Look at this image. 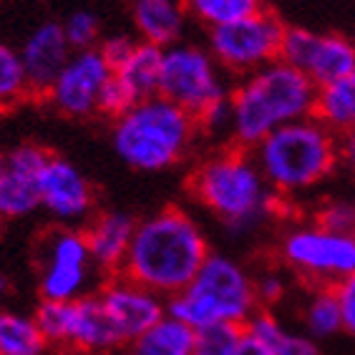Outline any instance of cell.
I'll use <instances>...</instances> for the list:
<instances>
[{"label": "cell", "instance_id": "33", "mask_svg": "<svg viewBox=\"0 0 355 355\" xmlns=\"http://www.w3.org/2000/svg\"><path fill=\"white\" fill-rule=\"evenodd\" d=\"M242 328L250 335H254V338H260L262 343H267L270 350H272L275 343L285 335V325L280 322V318H277L272 310H265V308H257V313H254Z\"/></svg>", "mask_w": 355, "mask_h": 355}, {"label": "cell", "instance_id": "2", "mask_svg": "<svg viewBox=\"0 0 355 355\" xmlns=\"http://www.w3.org/2000/svg\"><path fill=\"white\" fill-rule=\"evenodd\" d=\"M318 86L302 71L282 61L245 76L230 91L232 146L252 151L272 131L313 116Z\"/></svg>", "mask_w": 355, "mask_h": 355}, {"label": "cell", "instance_id": "18", "mask_svg": "<svg viewBox=\"0 0 355 355\" xmlns=\"http://www.w3.org/2000/svg\"><path fill=\"white\" fill-rule=\"evenodd\" d=\"M134 230H137V219L126 212H119V209L96 212L81 227L94 267L103 277L121 272L123 260L129 254L131 239H134Z\"/></svg>", "mask_w": 355, "mask_h": 355}, {"label": "cell", "instance_id": "12", "mask_svg": "<svg viewBox=\"0 0 355 355\" xmlns=\"http://www.w3.org/2000/svg\"><path fill=\"white\" fill-rule=\"evenodd\" d=\"M277 61L302 71L320 89L355 71V41L340 33H318L310 28H285Z\"/></svg>", "mask_w": 355, "mask_h": 355}, {"label": "cell", "instance_id": "27", "mask_svg": "<svg viewBox=\"0 0 355 355\" xmlns=\"http://www.w3.org/2000/svg\"><path fill=\"white\" fill-rule=\"evenodd\" d=\"M239 335L242 328L227 322L194 330V355H232Z\"/></svg>", "mask_w": 355, "mask_h": 355}, {"label": "cell", "instance_id": "9", "mask_svg": "<svg viewBox=\"0 0 355 355\" xmlns=\"http://www.w3.org/2000/svg\"><path fill=\"white\" fill-rule=\"evenodd\" d=\"M285 23L272 10H257L242 21L209 31V53L222 71L232 76H250L265 69L280 55Z\"/></svg>", "mask_w": 355, "mask_h": 355}, {"label": "cell", "instance_id": "19", "mask_svg": "<svg viewBox=\"0 0 355 355\" xmlns=\"http://www.w3.org/2000/svg\"><path fill=\"white\" fill-rule=\"evenodd\" d=\"M131 18L144 43L177 46L187 26L184 0H131Z\"/></svg>", "mask_w": 355, "mask_h": 355}, {"label": "cell", "instance_id": "39", "mask_svg": "<svg viewBox=\"0 0 355 355\" xmlns=\"http://www.w3.org/2000/svg\"><path fill=\"white\" fill-rule=\"evenodd\" d=\"M6 295H8V282H6V277H3V272H0V302L6 300Z\"/></svg>", "mask_w": 355, "mask_h": 355}, {"label": "cell", "instance_id": "15", "mask_svg": "<svg viewBox=\"0 0 355 355\" xmlns=\"http://www.w3.org/2000/svg\"><path fill=\"white\" fill-rule=\"evenodd\" d=\"M51 151L38 144H21L0 154V222H18L41 209L38 177Z\"/></svg>", "mask_w": 355, "mask_h": 355}, {"label": "cell", "instance_id": "30", "mask_svg": "<svg viewBox=\"0 0 355 355\" xmlns=\"http://www.w3.org/2000/svg\"><path fill=\"white\" fill-rule=\"evenodd\" d=\"M287 277L280 270H267L260 277H254V295H257V305L265 310H272L280 305L287 295Z\"/></svg>", "mask_w": 355, "mask_h": 355}, {"label": "cell", "instance_id": "5", "mask_svg": "<svg viewBox=\"0 0 355 355\" xmlns=\"http://www.w3.org/2000/svg\"><path fill=\"white\" fill-rule=\"evenodd\" d=\"M197 119L162 96L134 103L114 121L111 144L123 164L137 171H164L189 154L197 139Z\"/></svg>", "mask_w": 355, "mask_h": 355}, {"label": "cell", "instance_id": "13", "mask_svg": "<svg viewBox=\"0 0 355 355\" xmlns=\"http://www.w3.org/2000/svg\"><path fill=\"white\" fill-rule=\"evenodd\" d=\"M111 76L114 71L98 46L89 51H73L58 78L51 83L46 98L63 116L86 119L98 111V96Z\"/></svg>", "mask_w": 355, "mask_h": 355}, {"label": "cell", "instance_id": "3", "mask_svg": "<svg viewBox=\"0 0 355 355\" xmlns=\"http://www.w3.org/2000/svg\"><path fill=\"white\" fill-rule=\"evenodd\" d=\"M189 191L194 202L232 232L257 227L277 205L252 151L239 146L222 149L199 162L189 177Z\"/></svg>", "mask_w": 355, "mask_h": 355}, {"label": "cell", "instance_id": "17", "mask_svg": "<svg viewBox=\"0 0 355 355\" xmlns=\"http://www.w3.org/2000/svg\"><path fill=\"white\" fill-rule=\"evenodd\" d=\"M71 53L73 51H71L63 26L58 21H41L38 26L31 28L18 48L31 94L46 96L51 83L58 78L66 61L71 58Z\"/></svg>", "mask_w": 355, "mask_h": 355}, {"label": "cell", "instance_id": "26", "mask_svg": "<svg viewBox=\"0 0 355 355\" xmlns=\"http://www.w3.org/2000/svg\"><path fill=\"white\" fill-rule=\"evenodd\" d=\"M31 94L21 55L10 43L0 41V111L13 109Z\"/></svg>", "mask_w": 355, "mask_h": 355}, {"label": "cell", "instance_id": "14", "mask_svg": "<svg viewBox=\"0 0 355 355\" xmlns=\"http://www.w3.org/2000/svg\"><path fill=\"white\" fill-rule=\"evenodd\" d=\"M41 209H46L61 227L86 225L94 217L96 194L91 182L69 159L51 154L38 177Z\"/></svg>", "mask_w": 355, "mask_h": 355}, {"label": "cell", "instance_id": "25", "mask_svg": "<svg viewBox=\"0 0 355 355\" xmlns=\"http://www.w3.org/2000/svg\"><path fill=\"white\" fill-rule=\"evenodd\" d=\"M184 8L187 15L212 31L262 10L265 0H184Z\"/></svg>", "mask_w": 355, "mask_h": 355}, {"label": "cell", "instance_id": "10", "mask_svg": "<svg viewBox=\"0 0 355 355\" xmlns=\"http://www.w3.org/2000/svg\"><path fill=\"white\" fill-rule=\"evenodd\" d=\"M86 237L78 227H55L41 242L38 295L46 302H73L91 295L96 277Z\"/></svg>", "mask_w": 355, "mask_h": 355}, {"label": "cell", "instance_id": "8", "mask_svg": "<svg viewBox=\"0 0 355 355\" xmlns=\"http://www.w3.org/2000/svg\"><path fill=\"white\" fill-rule=\"evenodd\" d=\"M280 260L308 287H335L355 272V234H338L300 222L280 239Z\"/></svg>", "mask_w": 355, "mask_h": 355}, {"label": "cell", "instance_id": "7", "mask_svg": "<svg viewBox=\"0 0 355 355\" xmlns=\"http://www.w3.org/2000/svg\"><path fill=\"white\" fill-rule=\"evenodd\" d=\"M33 318L48 345H55L69 355H116L123 348L121 335L96 293L73 302L41 300Z\"/></svg>", "mask_w": 355, "mask_h": 355}, {"label": "cell", "instance_id": "16", "mask_svg": "<svg viewBox=\"0 0 355 355\" xmlns=\"http://www.w3.org/2000/svg\"><path fill=\"white\" fill-rule=\"evenodd\" d=\"M96 295L109 315V320L114 322L116 333L121 335L123 348L149 328H154L166 315V300L162 295L151 293L123 275L106 277L98 285Z\"/></svg>", "mask_w": 355, "mask_h": 355}, {"label": "cell", "instance_id": "38", "mask_svg": "<svg viewBox=\"0 0 355 355\" xmlns=\"http://www.w3.org/2000/svg\"><path fill=\"white\" fill-rule=\"evenodd\" d=\"M232 355H272V350H270L267 343H262L260 338H254V335H250L242 328V335H239Z\"/></svg>", "mask_w": 355, "mask_h": 355}, {"label": "cell", "instance_id": "11", "mask_svg": "<svg viewBox=\"0 0 355 355\" xmlns=\"http://www.w3.org/2000/svg\"><path fill=\"white\" fill-rule=\"evenodd\" d=\"M159 96L177 103L179 109L197 119L207 106H212L219 98H227L230 89L225 81V71L219 69L209 51L177 43L164 51Z\"/></svg>", "mask_w": 355, "mask_h": 355}, {"label": "cell", "instance_id": "24", "mask_svg": "<svg viewBox=\"0 0 355 355\" xmlns=\"http://www.w3.org/2000/svg\"><path fill=\"white\" fill-rule=\"evenodd\" d=\"M48 348L33 315L0 310V355H46Z\"/></svg>", "mask_w": 355, "mask_h": 355}, {"label": "cell", "instance_id": "36", "mask_svg": "<svg viewBox=\"0 0 355 355\" xmlns=\"http://www.w3.org/2000/svg\"><path fill=\"white\" fill-rule=\"evenodd\" d=\"M134 46H137V41H131L129 35H111V38H106V41L98 46V51H101V55L111 66V71H116L131 55Z\"/></svg>", "mask_w": 355, "mask_h": 355}, {"label": "cell", "instance_id": "1", "mask_svg": "<svg viewBox=\"0 0 355 355\" xmlns=\"http://www.w3.org/2000/svg\"><path fill=\"white\" fill-rule=\"evenodd\" d=\"M209 252L207 234L197 219L182 207H164L137 219L129 254L119 275L169 300L194 280Z\"/></svg>", "mask_w": 355, "mask_h": 355}, {"label": "cell", "instance_id": "21", "mask_svg": "<svg viewBox=\"0 0 355 355\" xmlns=\"http://www.w3.org/2000/svg\"><path fill=\"white\" fill-rule=\"evenodd\" d=\"M313 116L335 137L355 129V71L318 89Z\"/></svg>", "mask_w": 355, "mask_h": 355}, {"label": "cell", "instance_id": "32", "mask_svg": "<svg viewBox=\"0 0 355 355\" xmlns=\"http://www.w3.org/2000/svg\"><path fill=\"white\" fill-rule=\"evenodd\" d=\"M197 126L205 134H214V137L227 134L230 137L232 134V101H230V96L214 101L212 106H207L197 116Z\"/></svg>", "mask_w": 355, "mask_h": 355}, {"label": "cell", "instance_id": "35", "mask_svg": "<svg viewBox=\"0 0 355 355\" xmlns=\"http://www.w3.org/2000/svg\"><path fill=\"white\" fill-rule=\"evenodd\" d=\"M335 297H338V305H340L343 333L355 338V272L335 285Z\"/></svg>", "mask_w": 355, "mask_h": 355}, {"label": "cell", "instance_id": "4", "mask_svg": "<svg viewBox=\"0 0 355 355\" xmlns=\"http://www.w3.org/2000/svg\"><path fill=\"white\" fill-rule=\"evenodd\" d=\"M267 187L277 199L322 184L338 166V137L315 116L272 131L252 149Z\"/></svg>", "mask_w": 355, "mask_h": 355}, {"label": "cell", "instance_id": "37", "mask_svg": "<svg viewBox=\"0 0 355 355\" xmlns=\"http://www.w3.org/2000/svg\"><path fill=\"white\" fill-rule=\"evenodd\" d=\"M338 164L355 177V129L338 137Z\"/></svg>", "mask_w": 355, "mask_h": 355}, {"label": "cell", "instance_id": "29", "mask_svg": "<svg viewBox=\"0 0 355 355\" xmlns=\"http://www.w3.org/2000/svg\"><path fill=\"white\" fill-rule=\"evenodd\" d=\"M315 225L338 234H355V202L350 199H328L315 209Z\"/></svg>", "mask_w": 355, "mask_h": 355}, {"label": "cell", "instance_id": "31", "mask_svg": "<svg viewBox=\"0 0 355 355\" xmlns=\"http://www.w3.org/2000/svg\"><path fill=\"white\" fill-rule=\"evenodd\" d=\"M134 103H137V101H134V96L123 89L121 81H119L116 76H111L109 83L103 86L101 96H98V114H103V116H111L114 121H116V119L123 116V114H126Z\"/></svg>", "mask_w": 355, "mask_h": 355}, {"label": "cell", "instance_id": "20", "mask_svg": "<svg viewBox=\"0 0 355 355\" xmlns=\"http://www.w3.org/2000/svg\"><path fill=\"white\" fill-rule=\"evenodd\" d=\"M166 48L151 46V43L137 41L131 55L114 71L121 86L134 96V101H146L159 96V83H162V66H164Z\"/></svg>", "mask_w": 355, "mask_h": 355}, {"label": "cell", "instance_id": "34", "mask_svg": "<svg viewBox=\"0 0 355 355\" xmlns=\"http://www.w3.org/2000/svg\"><path fill=\"white\" fill-rule=\"evenodd\" d=\"M272 355H320V345L310 335L285 330V335L272 345Z\"/></svg>", "mask_w": 355, "mask_h": 355}, {"label": "cell", "instance_id": "23", "mask_svg": "<svg viewBox=\"0 0 355 355\" xmlns=\"http://www.w3.org/2000/svg\"><path fill=\"white\" fill-rule=\"evenodd\" d=\"M300 320L305 335H310L313 340H328L343 333V315L335 287H310L300 308Z\"/></svg>", "mask_w": 355, "mask_h": 355}, {"label": "cell", "instance_id": "6", "mask_svg": "<svg viewBox=\"0 0 355 355\" xmlns=\"http://www.w3.org/2000/svg\"><path fill=\"white\" fill-rule=\"evenodd\" d=\"M254 277L242 262L209 252L202 270L179 295L166 300V315L191 330L209 325H245L257 313Z\"/></svg>", "mask_w": 355, "mask_h": 355}, {"label": "cell", "instance_id": "28", "mask_svg": "<svg viewBox=\"0 0 355 355\" xmlns=\"http://www.w3.org/2000/svg\"><path fill=\"white\" fill-rule=\"evenodd\" d=\"M61 26L71 51H89V48H96V43H98L101 23L91 10H73Z\"/></svg>", "mask_w": 355, "mask_h": 355}, {"label": "cell", "instance_id": "22", "mask_svg": "<svg viewBox=\"0 0 355 355\" xmlns=\"http://www.w3.org/2000/svg\"><path fill=\"white\" fill-rule=\"evenodd\" d=\"M121 355H194V330L164 315L137 340H131Z\"/></svg>", "mask_w": 355, "mask_h": 355}]
</instances>
